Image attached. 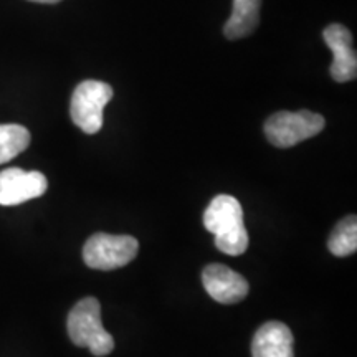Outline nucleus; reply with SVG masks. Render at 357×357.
<instances>
[{
  "instance_id": "nucleus-1",
  "label": "nucleus",
  "mask_w": 357,
  "mask_h": 357,
  "mask_svg": "<svg viewBox=\"0 0 357 357\" xmlns=\"http://www.w3.org/2000/svg\"><path fill=\"white\" fill-rule=\"evenodd\" d=\"M204 225L215 235V247L227 255H243L248 248V234L243 211L231 195H217L204 212Z\"/></svg>"
},
{
  "instance_id": "nucleus-2",
  "label": "nucleus",
  "mask_w": 357,
  "mask_h": 357,
  "mask_svg": "<svg viewBox=\"0 0 357 357\" xmlns=\"http://www.w3.org/2000/svg\"><path fill=\"white\" fill-rule=\"evenodd\" d=\"M68 336L78 347H88L93 356H108L114 349V339L102 328L101 305L96 298H83L68 314Z\"/></svg>"
},
{
  "instance_id": "nucleus-3",
  "label": "nucleus",
  "mask_w": 357,
  "mask_h": 357,
  "mask_svg": "<svg viewBox=\"0 0 357 357\" xmlns=\"http://www.w3.org/2000/svg\"><path fill=\"white\" fill-rule=\"evenodd\" d=\"M326 126L324 118L318 113L311 111H281L266 119L265 136L271 144L280 149H288L300 142L311 139L319 134Z\"/></svg>"
},
{
  "instance_id": "nucleus-4",
  "label": "nucleus",
  "mask_w": 357,
  "mask_h": 357,
  "mask_svg": "<svg viewBox=\"0 0 357 357\" xmlns=\"http://www.w3.org/2000/svg\"><path fill=\"white\" fill-rule=\"evenodd\" d=\"M113 95V88L108 83L96 79L82 82L71 96V121L86 134L100 132L102 128V111Z\"/></svg>"
},
{
  "instance_id": "nucleus-5",
  "label": "nucleus",
  "mask_w": 357,
  "mask_h": 357,
  "mask_svg": "<svg viewBox=\"0 0 357 357\" xmlns=\"http://www.w3.org/2000/svg\"><path fill=\"white\" fill-rule=\"evenodd\" d=\"M139 243L131 235L95 234L83 247V260L93 270H118L137 255Z\"/></svg>"
},
{
  "instance_id": "nucleus-6",
  "label": "nucleus",
  "mask_w": 357,
  "mask_h": 357,
  "mask_svg": "<svg viewBox=\"0 0 357 357\" xmlns=\"http://www.w3.org/2000/svg\"><path fill=\"white\" fill-rule=\"evenodd\" d=\"M47 177L38 171L26 172L24 169L10 167L0 172V205H19L47 192Z\"/></svg>"
},
{
  "instance_id": "nucleus-7",
  "label": "nucleus",
  "mask_w": 357,
  "mask_h": 357,
  "mask_svg": "<svg viewBox=\"0 0 357 357\" xmlns=\"http://www.w3.org/2000/svg\"><path fill=\"white\" fill-rule=\"evenodd\" d=\"M323 38L333 52L331 77L337 83H347L357 77V55L352 47V33L341 24H331L323 30Z\"/></svg>"
},
{
  "instance_id": "nucleus-8",
  "label": "nucleus",
  "mask_w": 357,
  "mask_h": 357,
  "mask_svg": "<svg viewBox=\"0 0 357 357\" xmlns=\"http://www.w3.org/2000/svg\"><path fill=\"white\" fill-rule=\"evenodd\" d=\"M202 283L213 300L222 305H234L248 294V281L231 268L218 263L204 268Z\"/></svg>"
},
{
  "instance_id": "nucleus-9",
  "label": "nucleus",
  "mask_w": 357,
  "mask_h": 357,
  "mask_svg": "<svg viewBox=\"0 0 357 357\" xmlns=\"http://www.w3.org/2000/svg\"><path fill=\"white\" fill-rule=\"evenodd\" d=\"M253 357H294L293 333L280 321H268L252 341Z\"/></svg>"
},
{
  "instance_id": "nucleus-10",
  "label": "nucleus",
  "mask_w": 357,
  "mask_h": 357,
  "mask_svg": "<svg viewBox=\"0 0 357 357\" xmlns=\"http://www.w3.org/2000/svg\"><path fill=\"white\" fill-rule=\"evenodd\" d=\"M261 0H234V10L230 19L223 25V33L229 40L247 37L260 22Z\"/></svg>"
},
{
  "instance_id": "nucleus-11",
  "label": "nucleus",
  "mask_w": 357,
  "mask_h": 357,
  "mask_svg": "<svg viewBox=\"0 0 357 357\" xmlns=\"http://www.w3.org/2000/svg\"><path fill=\"white\" fill-rule=\"evenodd\" d=\"M30 144V131L20 124H0V164L24 153Z\"/></svg>"
},
{
  "instance_id": "nucleus-12",
  "label": "nucleus",
  "mask_w": 357,
  "mask_h": 357,
  "mask_svg": "<svg viewBox=\"0 0 357 357\" xmlns=\"http://www.w3.org/2000/svg\"><path fill=\"white\" fill-rule=\"evenodd\" d=\"M328 248L336 257H349L357 250V218L356 215L346 217L336 225L329 235Z\"/></svg>"
},
{
  "instance_id": "nucleus-13",
  "label": "nucleus",
  "mask_w": 357,
  "mask_h": 357,
  "mask_svg": "<svg viewBox=\"0 0 357 357\" xmlns=\"http://www.w3.org/2000/svg\"><path fill=\"white\" fill-rule=\"evenodd\" d=\"M30 2H38V3H56L60 0H30Z\"/></svg>"
}]
</instances>
